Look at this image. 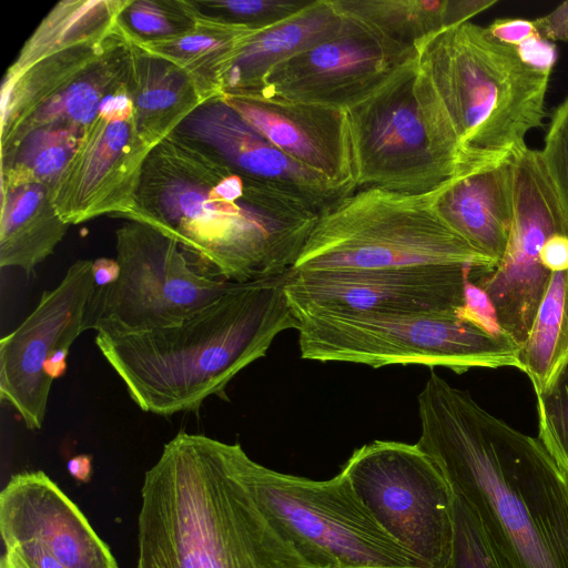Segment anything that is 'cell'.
<instances>
[{
  "instance_id": "obj_31",
  "label": "cell",
  "mask_w": 568,
  "mask_h": 568,
  "mask_svg": "<svg viewBox=\"0 0 568 568\" xmlns=\"http://www.w3.org/2000/svg\"><path fill=\"white\" fill-rule=\"evenodd\" d=\"M454 495L453 539L444 568H509L465 500Z\"/></svg>"
},
{
  "instance_id": "obj_42",
  "label": "cell",
  "mask_w": 568,
  "mask_h": 568,
  "mask_svg": "<svg viewBox=\"0 0 568 568\" xmlns=\"http://www.w3.org/2000/svg\"><path fill=\"white\" fill-rule=\"evenodd\" d=\"M69 474L80 483H87L92 475V457L90 455H77L68 460Z\"/></svg>"
},
{
  "instance_id": "obj_24",
  "label": "cell",
  "mask_w": 568,
  "mask_h": 568,
  "mask_svg": "<svg viewBox=\"0 0 568 568\" xmlns=\"http://www.w3.org/2000/svg\"><path fill=\"white\" fill-rule=\"evenodd\" d=\"M192 3L194 23L189 30L170 39L134 45L183 69L206 100L221 98L235 59L260 30L205 14Z\"/></svg>"
},
{
  "instance_id": "obj_43",
  "label": "cell",
  "mask_w": 568,
  "mask_h": 568,
  "mask_svg": "<svg viewBox=\"0 0 568 568\" xmlns=\"http://www.w3.org/2000/svg\"><path fill=\"white\" fill-rule=\"evenodd\" d=\"M69 352L70 347H60L47 359L44 364V373L52 382L64 375Z\"/></svg>"
},
{
  "instance_id": "obj_8",
  "label": "cell",
  "mask_w": 568,
  "mask_h": 568,
  "mask_svg": "<svg viewBox=\"0 0 568 568\" xmlns=\"http://www.w3.org/2000/svg\"><path fill=\"white\" fill-rule=\"evenodd\" d=\"M301 357L379 368L388 365L518 368L519 345L459 320L433 313H317L298 318Z\"/></svg>"
},
{
  "instance_id": "obj_17",
  "label": "cell",
  "mask_w": 568,
  "mask_h": 568,
  "mask_svg": "<svg viewBox=\"0 0 568 568\" xmlns=\"http://www.w3.org/2000/svg\"><path fill=\"white\" fill-rule=\"evenodd\" d=\"M4 548L37 542L68 568H119L77 505L41 470L13 475L0 494Z\"/></svg>"
},
{
  "instance_id": "obj_2",
  "label": "cell",
  "mask_w": 568,
  "mask_h": 568,
  "mask_svg": "<svg viewBox=\"0 0 568 568\" xmlns=\"http://www.w3.org/2000/svg\"><path fill=\"white\" fill-rule=\"evenodd\" d=\"M321 212L287 191L242 178L173 132L150 152L134 204L121 219L175 240L219 277L248 283L291 271Z\"/></svg>"
},
{
  "instance_id": "obj_27",
  "label": "cell",
  "mask_w": 568,
  "mask_h": 568,
  "mask_svg": "<svg viewBox=\"0 0 568 568\" xmlns=\"http://www.w3.org/2000/svg\"><path fill=\"white\" fill-rule=\"evenodd\" d=\"M567 368L568 270L551 273L518 352V369L530 379L536 397L552 388Z\"/></svg>"
},
{
  "instance_id": "obj_26",
  "label": "cell",
  "mask_w": 568,
  "mask_h": 568,
  "mask_svg": "<svg viewBox=\"0 0 568 568\" xmlns=\"http://www.w3.org/2000/svg\"><path fill=\"white\" fill-rule=\"evenodd\" d=\"M126 0L58 2L26 40L4 75H14L57 52L105 38L119 28Z\"/></svg>"
},
{
  "instance_id": "obj_41",
  "label": "cell",
  "mask_w": 568,
  "mask_h": 568,
  "mask_svg": "<svg viewBox=\"0 0 568 568\" xmlns=\"http://www.w3.org/2000/svg\"><path fill=\"white\" fill-rule=\"evenodd\" d=\"M120 275V265L116 260L99 257L92 262V276L97 288L114 283Z\"/></svg>"
},
{
  "instance_id": "obj_14",
  "label": "cell",
  "mask_w": 568,
  "mask_h": 568,
  "mask_svg": "<svg viewBox=\"0 0 568 568\" xmlns=\"http://www.w3.org/2000/svg\"><path fill=\"white\" fill-rule=\"evenodd\" d=\"M471 266L287 272L284 290L295 317L317 313L456 314Z\"/></svg>"
},
{
  "instance_id": "obj_40",
  "label": "cell",
  "mask_w": 568,
  "mask_h": 568,
  "mask_svg": "<svg viewBox=\"0 0 568 568\" xmlns=\"http://www.w3.org/2000/svg\"><path fill=\"white\" fill-rule=\"evenodd\" d=\"M497 3L496 0H448V28L470 21L476 14Z\"/></svg>"
},
{
  "instance_id": "obj_23",
  "label": "cell",
  "mask_w": 568,
  "mask_h": 568,
  "mask_svg": "<svg viewBox=\"0 0 568 568\" xmlns=\"http://www.w3.org/2000/svg\"><path fill=\"white\" fill-rule=\"evenodd\" d=\"M129 58L128 40L69 78L1 138V159L39 129L61 126L81 135L95 119L105 95L126 80Z\"/></svg>"
},
{
  "instance_id": "obj_13",
  "label": "cell",
  "mask_w": 568,
  "mask_h": 568,
  "mask_svg": "<svg viewBox=\"0 0 568 568\" xmlns=\"http://www.w3.org/2000/svg\"><path fill=\"white\" fill-rule=\"evenodd\" d=\"M151 151L138 132L125 80L102 100L51 189L61 219L71 226L103 215L122 217L134 204Z\"/></svg>"
},
{
  "instance_id": "obj_30",
  "label": "cell",
  "mask_w": 568,
  "mask_h": 568,
  "mask_svg": "<svg viewBox=\"0 0 568 568\" xmlns=\"http://www.w3.org/2000/svg\"><path fill=\"white\" fill-rule=\"evenodd\" d=\"M118 23L133 44L170 39L193 26V3L187 0H126Z\"/></svg>"
},
{
  "instance_id": "obj_1",
  "label": "cell",
  "mask_w": 568,
  "mask_h": 568,
  "mask_svg": "<svg viewBox=\"0 0 568 568\" xmlns=\"http://www.w3.org/2000/svg\"><path fill=\"white\" fill-rule=\"evenodd\" d=\"M416 443L509 568H568V477L541 442L432 372Z\"/></svg>"
},
{
  "instance_id": "obj_15",
  "label": "cell",
  "mask_w": 568,
  "mask_h": 568,
  "mask_svg": "<svg viewBox=\"0 0 568 568\" xmlns=\"http://www.w3.org/2000/svg\"><path fill=\"white\" fill-rule=\"evenodd\" d=\"M416 55L345 16L336 34L274 67L247 95L348 109Z\"/></svg>"
},
{
  "instance_id": "obj_4",
  "label": "cell",
  "mask_w": 568,
  "mask_h": 568,
  "mask_svg": "<svg viewBox=\"0 0 568 568\" xmlns=\"http://www.w3.org/2000/svg\"><path fill=\"white\" fill-rule=\"evenodd\" d=\"M286 274L235 283L173 326L97 334L95 345L142 410L196 412L211 396L226 398L230 382L264 357L278 334L298 329L284 290Z\"/></svg>"
},
{
  "instance_id": "obj_11",
  "label": "cell",
  "mask_w": 568,
  "mask_h": 568,
  "mask_svg": "<svg viewBox=\"0 0 568 568\" xmlns=\"http://www.w3.org/2000/svg\"><path fill=\"white\" fill-rule=\"evenodd\" d=\"M381 526L429 568H444L453 539L454 491L417 444L373 440L341 469Z\"/></svg>"
},
{
  "instance_id": "obj_32",
  "label": "cell",
  "mask_w": 568,
  "mask_h": 568,
  "mask_svg": "<svg viewBox=\"0 0 568 568\" xmlns=\"http://www.w3.org/2000/svg\"><path fill=\"white\" fill-rule=\"evenodd\" d=\"M312 0H209L194 1L205 14L230 23L263 30L298 12Z\"/></svg>"
},
{
  "instance_id": "obj_34",
  "label": "cell",
  "mask_w": 568,
  "mask_h": 568,
  "mask_svg": "<svg viewBox=\"0 0 568 568\" xmlns=\"http://www.w3.org/2000/svg\"><path fill=\"white\" fill-rule=\"evenodd\" d=\"M539 153L568 219V97L552 111Z\"/></svg>"
},
{
  "instance_id": "obj_37",
  "label": "cell",
  "mask_w": 568,
  "mask_h": 568,
  "mask_svg": "<svg viewBox=\"0 0 568 568\" xmlns=\"http://www.w3.org/2000/svg\"><path fill=\"white\" fill-rule=\"evenodd\" d=\"M486 29L495 40L515 48H520L531 40L541 39L532 20L499 18L494 20Z\"/></svg>"
},
{
  "instance_id": "obj_28",
  "label": "cell",
  "mask_w": 568,
  "mask_h": 568,
  "mask_svg": "<svg viewBox=\"0 0 568 568\" xmlns=\"http://www.w3.org/2000/svg\"><path fill=\"white\" fill-rule=\"evenodd\" d=\"M346 17L408 48L448 28V0H334ZM417 52V51H416Z\"/></svg>"
},
{
  "instance_id": "obj_25",
  "label": "cell",
  "mask_w": 568,
  "mask_h": 568,
  "mask_svg": "<svg viewBox=\"0 0 568 568\" xmlns=\"http://www.w3.org/2000/svg\"><path fill=\"white\" fill-rule=\"evenodd\" d=\"M69 224L59 215L51 189L39 183L1 186L0 266L30 274L53 254Z\"/></svg>"
},
{
  "instance_id": "obj_38",
  "label": "cell",
  "mask_w": 568,
  "mask_h": 568,
  "mask_svg": "<svg viewBox=\"0 0 568 568\" xmlns=\"http://www.w3.org/2000/svg\"><path fill=\"white\" fill-rule=\"evenodd\" d=\"M532 23L542 40L568 42V1L536 18Z\"/></svg>"
},
{
  "instance_id": "obj_10",
  "label": "cell",
  "mask_w": 568,
  "mask_h": 568,
  "mask_svg": "<svg viewBox=\"0 0 568 568\" xmlns=\"http://www.w3.org/2000/svg\"><path fill=\"white\" fill-rule=\"evenodd\" d=\"M417 55L346 109L356 190L423 194L454 178L462 162L442 143L416 95Z\"/></svg>"
},
{
  "instance_id": "obj_21",
  "label": "cell",
  "mask_w": 568,
  "mask_h": 568,
  "mask_svg": "<svg viewBox=\"0 0 568 568\" xmlns=\"http://www.w3.org/2000/svg\"><path fill=\"white\" fill-rule=\"evenodd\" d=\"M344 22L334 0H312L290 18L255 32L230 69L223 95L255 93L270 70L333 37Z\"/></svg>"
},
{
  "instance_id": "obj_18",
  "label": "cell",
  "mask_w": 568,
  "mask_h": 568,
  "mask_svg": "<svg viewBox=\"0 0 568 568\" xmlns=\"http://www.w3.org/2000/svg\"><path fill=\"white\" fill-rule=\"evenodd\" d=\"M221 99L290 159L345 194L356 191L346 109L260 95Z\"/></svg>"
},
{
  "instance_id": "obj_33",
  "label": "cell",
  "mask_w": 568,
  "mask_h": 568,
  "mask_svg": "<svg viewBox=\"0 0 568 568\" xmlns=\"http://www.w3.org/2000/svg\"><path fill=\"white\" fill-rule=\"evenodd\" d=\"M536 399L538 439L568 477V368Z\"/></svg>"
},
{
  "instance_id": "obj_6",
  "label": "cell",
  "mask_w": 568,
  "mask_h": 568,
  "mask_svg": "<svg viewBox=\"0 0 568 568\" xmlns=\"http://www.w3.org/2000/svg\"><path fill=\"white\" fill-rule=\"evenodd\" d=\"M436 190L408 194L368 187L341 196L320 213L292 270H493L496 263L440 216Z\"/></svg>"
},
{
  "instance_id": "obj_29",
  "label": "cell",
  "mask_w": 568,
  "mask_h": 568,
  "mask_svg": "<svg viewBox=\"0 0 568 568\" xmlns=\"http://www.w3.org/2000/svg\"><path fill=\"white\" fill-rule=\"evenodd\" d=\"M80 134L65 128H43L30 133L1 159V186L39 183L52 189L73 155Z\"/></svg>"
},
{
  "instance_id": "obj_22",
  "label": "cell",
  "mask_w": 568,
  "mask_h": 568,
  "mask_svg": "<svg viewBox=\"0 0 568 568\" xmlns=\"http://www.w3.org/2000/svg\"><path fill=\"white\" fill-rule=\"evenodd\" d=\"M126 85L138 132L152 149L207 101L183 69L131 42Z\"/></svg>"
},
{
  "instance_id": "obj_5",
  "label": "cell",
  "mask_w": 568,
  "mask_h": 568,
  "mask_svg": "<svg viewBox=\"0 0 568 568\" xmlns=\"http://www.w3.org/2000/svg\"><path fill=\"white\" fill-rule=\"evenodd\" d=\"M415 91L445 146L467 165L508 158L542 126L551 68L526 61L471 21L417 45Z\"/></svg>"
},
{
  "instance_id": "obj_16",
  "label": "cell",
  "mask_w": 568,
  "mask_h": 568,
  "mask_svg": "<svg viewBox=\"0 0 568 568\" xmlns=\"http://www.w3.org/2000/svg\"><path fill=\"white\" fill-rule=\"evenodd\" d=\"M92 260H78L60 283L44 291L36 308L0 341V397L29 429L43 425L52 385L47 359L71 347L84 332V317L95 284Z\"/></svg>"
},
{
  "instance_id": "obj_20",
  "label": "cell",
  "mask_w": 568,
  "mask_h": 568,
  "mask_svg": "<svg viewBox=\"0 0 568 568\" xmlns=\"http://www.w3.org/2000/svg\"><path fill=\"white\" fill-rule=\"evenodd\" d=\"M435 205L455 232L497 265L514 219V154L463 168L437 187Z\"/></svg>"
},
{
  "instance_id": "obj_35",
  "label": "cell",
  "mask_w": 568,
  "mask_h": 568,
  "mask_svg": "<svg viewBox=\"0 0 568 568\" xmlns=\"http://www.w3.org/2000/svg\"><path fill=\"white\" fill-rule=\"evenodd\" d=\"M481 271L489 270H479L466 277L464 284V303L463 306L456 311V316L491 335H506L500 326L497 311L491 298L484 288L473 281V277Z\"/></svg>"
},
{
  "instance_id": "obj_19",
  "label": "cell",
  "mask_w": 568,
  "mask_h": 568,
  "mask_svg": "<svg viewBox=\"0 0 568 568\" xmlns=\"http://www.w3.org/2000/svg\"><path fill=\"white\" fill-rule=\"evenodd\" d=\"M175 132L203 146L242 178L287 191L320 211L347 195L281 152L221 98L204 102Z\"/></svg>"
},
{
  "instance_id": "obj_12",
  "label": "cell",
  "mask_w": 568,
  "mask_h": 568,
  "mask_svg": "<svg viewBox=\"0 0 568 568\" xmlns=\"http://www.w3.org/2000/svg\"><path fill=\"white\" fill-rule=\"evenodd\" d=\"M568 235V219L539 150L514 154V219L506 251L490 270L473 278L491 298L504 333L526 339L551 273L540 250L554 234Z\"/></svg>"
},
{
  "instance_id": "obj_36",
  "label": "cell",
  "mask_w": 568,
  "mask_h": 568,
  "mask_svg": "<svg viewBox=\"0 0 568 568\" xmlns=\"http://www.w3.org/2000/svg\"><path fill=\"white\" fill-rule=\"evenodd\" d=\"M4 549L0 568H68L37 542H21Z\"/></svg>"
},
{
  "instance_id": "obj_7",
  "label": "cell",
  "mask_w": 568,
  "mask_h": 568,
  "mask_svg": "<svg viewBox=\"0 0 568 568\" xmlns=\"http://www.w3.org/2000/svg\"><path fill=\"white\" fill-rule=\"evenodd\" d=\"M239 473L277 530L315 568H429L376 520L341 470L326 480L283 474L233 444Z\"/></svg>"
},
{
  "instance_id": "obj_39",
  "label": "cell",
  "mask_w": 568,
  "mask_h": 568,
  "mask_svg": "<svg viewBox=\"0 0 568 568\" xmlns=\"http://www.w3.org/2000/svg\"><path fill=\"white\" fill-rule=\"evenodd\" d=\"M540 262L550 273L568 270V235L554 234L540 250Z\"/></svg>"
},
{
  "instance_id": "obj_9",
  "label": "cell",
  "mask_w": 568,
  "mask_h": 568,
  "mask_svg": "<svg viewBox=\"0 0 568 568\" xmlns=\"http://www.w3.org/2000/svg\"><path fill=\"white\" fill-rule=\"evenodd\" d=\"M120 275L91 295L84 332L120 336L173 326L235 283L203 267L175 240L129 221L115 231Z\"/></svg>"
},
{
  "instance_id": "obj_3",
  "label": "cell",
  "mask_w": 568,
  "mask_h": 568,
  "mask_svg": "<svg viewBox=\"0 0 568 568\" xmlns=\"http://www.w3.org/2000/svg\"><path fill=\"white\" fill-rule=\"evenodd\" d=\"M136 568H315L277 530L233 444L180 432L145 473Z\"/></svg>"
}]
</instances>
